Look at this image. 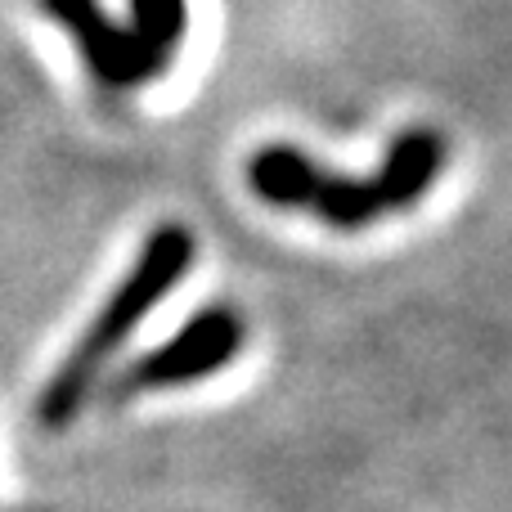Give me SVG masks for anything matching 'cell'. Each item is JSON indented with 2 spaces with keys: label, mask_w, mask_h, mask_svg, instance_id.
Masks as SVG:
<instances>
[{
  "label": "cell",
  "mask_w": 512,
  "mask_h": 512,
  "mask_svg": "<svg viewBox=\"0 0 512 512\" xmlns=\"http://www.w3.org/2000/svg\"><path fill=\"white\" fill-rule=\"evenodd\" d=\"M198 256V243L185 225H158V230L144 239L140 256L131 261V270L113 283L99 310L86 319V328L77 333V342L68 346L63 364L50 373L41 391V405L36 418L41 427H68L72 418L86 409V400L95 396L104 369L113 364V355L126 346V337H135V328L162 306V301L176 292V283L189 274Z\"/></svg>",
  "instance_id": "7a4b0ae2"
},
{
  "label": "cell",
  "mask_w": 512,
  "mask_h": 512,
  "mask_svg": "<svg viewBox=\"0 0 512 512\" xmlns=\"http://www.w3.org/2000/svg\"><path fill=\"white\" fill-rule=\"evenodd\" d=\"M450 144L436 126H409L391 140L387 158L369 176H337L292 144H265L248 162V189L265 207L301 212L328 230H369V225L418 207L441 180Z\"/></svg>",
  "instance_id": "6da1fadb"
},
{
  "label": "cell",
  "mask_w": 512,
  "mask_h": 512,
  "mask_svg": "<svg viewBox=\"0 0 512 512\" xmlns=\"http://www.w3.org/2000/svg\"><path fill=\"white\" fill-rule=\"evenodd\" d=\"M41 9L54 23L68 27L77 41L81 59H86L90 77L108 90H135L153 77H167V63L144 45V36L131 23H117L104 14L99 0H41Z\"/></svg>",
  "instance_id": "277c9868"
},
{
  "label": "cell",
  "mask_w": 512,
  "mask_h": 512,
  "mask_svg": "<svg viewBox=\"0 0 512 512\" xmlns=\"http://www.w3.org/2000/svg\"><path fill=\"white\" fill-rule=\"evenodd\" d=\"M248 346V319L239 306H203L189 315L162 346L144 351L122 378L113 382V400L167 396L180 387H198L225 373Z\"/></svg>",
  "instance_id": "3957f363"
},
{
  "label": "cell",
  "mask_w": 512,
  "mask_h": 512,
  "mask_svg": "<svg viewBox=\"0 0 512 512\" xmlns=\"http://www.w3.org/2000/svg\"><path fill=\"white\" fill-rule=\"evenodd\" d=\"M185 23H189L185 0H131V27L167 68L176 59L180 41H185Z\"/></svg>",
  "instance_id": "5b68a950"
}]
</instances>
